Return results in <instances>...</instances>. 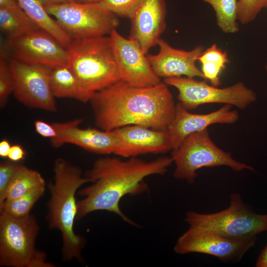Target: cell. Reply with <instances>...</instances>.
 <instances>
[{
    "label": "cell",
    "mask_w": 267,
    "mask_h": 267,
    "mask_svg": "<svg viewBox=\"0 0 267 267\" xmlns=\"http://www.w3.org/2000/svg\"><path fill=\"white\" fill-rule=\"evenodd\" d=\"M257 267H267V244L261 252L256 264Z\"/></svg>",
    "instance_id": "1f68e13d"
},
{
    "label": "cell",
    "mask_w": 267,
    "mask_h": 267,
    "mask_svg": "<svg viewBox=\"0 0 267 267\" xmlns=\"http://www.w3.org/2000/svg\"><path fill=\"white\" fill-rule=\"evenodd\" d=\"M176 179L193 184L197 171L203 167L226 166L235 172H255L250 165L234 159L230 152L219 148L211 138L207 129L187 135L177 148L172 150Z\"/></svg>",
    "instance_id": "5b68a950"
},
{
    "label": "cell",
    "mask_w": 267,
    "mask_h": 267,
    "mask_svg": "<svg viewBox=\"0 0 267 267\" xmlns=\"http://www.w3.org/2000/svg\"><path fill=\"white\" fill-rule=\"evenodd\" d=\"M49 84L54 97L73 98L84 103L89 101L67 64L50 67Z\"/></svg>",
    "instance_id": "d6986e66"
},
{
    "label": "cell",
    "mask_w": 267,
    "mask_h": 267,
    "mask_svg": "<svg viewBox=\"0 0 267 267\" xmlns=\"http://www.w3.org/2000/svg\"><path fill=\"white\" fill-rule=\"evenodd\" d=\"M11 145L6 139H3L0 142V156L2 158L8 157Z\"/></svg>",
    "instance_id": "d6a6232c"
},
{
    "label": "cell",
    "mask_w": 267,
    "mask_h": 267,
    "mask_svg": "<svg viewBox=\"0 0 267 267\" xmlns=\"http://www.w3.org/2000/svg\"><path fill=\"white\" fill-rule=\"evenodd\" d=\"M116 138L114 154L130 158L146 154L165 153L172 150L166 130L133 125L113 130Z\"/></svg>",
    "instance_id": "5bb4252c"
},
{
    "label": "cell",
    "mask_w": 267,
    "mask_h": 267,
    "mask_svg": "<svg viewBox=\"0 0 267 267\" xmlns=\"http://www.w3.org/2000/svg\"><path fill=\"white\" fill-rule=\"evenodd\" d=\"M0 27L8 39L19 37L41 29L19 4L0 7Z\"/></svg>",
    "instance_id": "44dd1931"
},
{
    "label": "cell",
    "mask_w": 267,
    "mask_h": 267,
    "mask_svg": "<svg viewBox=\"0 0 267 267\" xmlns=\"http://www.w3.org/2000/svg\"><path fill=\"white\" fill-rule=\"evenodd\" d=\"M103 0H75L76 1L84 3H99Z\"/></svg>",
    "instance_id": "d590c367"
},
{
    "label": "cell",
    "mask_w": 267,
    "mask_h": 267,
    "mask_svg": "<svg viewBox=\"0 0 267 267\" xmlns=\"http://www.w3.org/2000/svg\"><path fill=\"white\" fill-rule=\"evenodd\" d=\"M173 164L171 156H162L151 161L137 157L122 160L104 157L96 160L86 177L91 184L79 191L83 198L77 201L76 220L96 211L113 213L133 226L137 224L126 215L120 208L125 196L137 195L146 192L145 178L163 175Z\"/></svg>",
    "instance_id": "6da1fadb"
},
{
    "label": "cell",
    "mask_w": 267,
    "mask_h": 267,
    "mask_svg": "<svg viewBox=\"0 0 267 267\" xmlns=\"http://www.w3.org/2000/svg\"><path fill=\"white\" fill-rule=\"evenodd\" d=\"M164 82L178 90L179 103L188 110L211 103L227 104L243 110L257 99L256 93L241 81L222 88L186 77L166 78Z\"/></svg>",
    "instance_id": "9c48e42d"
},
{
    "label": "cell",
    "mask_w": 267,
    "mask_h": 267,
    "mask_svg": "<svg viewBox=\"0 0 267 267\" xmlns=\"http://www.w3.org/2000/svg\"><path fill=\"white\" fill-rule=\"evenodd\" d=\"M157 45L159 48L158 53H148L147 56L152 69L160 78L186 77L205 79L196 65L198 58L204 51L203 45H197L187 51L176 48L161 38Z\"/></svg>",
    "instance_id": "9a60e30c"
},
{
    "label": "cell",
    "mask_w": 267,
    "mask_h": 267,
    "mask_svg": "<svg viewBox=\"0 0 267 267\" xmlns=\"http://www.w3.org/2000/svg\"><path fill=\"white\" fill-rule=\"evenodd\" d=\"M82 120L52 124L57 135L50 139L53 146L72 144L88 151L102 154H114L116 138L113 131L94 128L82 129L79 125Z\"/></svg>",
    "instance_id": "ac0fdd59"
},
{
    "label": "cell",
    "mask_w": 267,
    "mask_h": 267,
    "mask_svg": "<svg viewBox=\"0 0 267 267\" xmlns=\"http://www.w3.org/2000/svg\"><path fill=\"white\" fill-rule=\"evenodd\" d=\"M66 50L67 64L89 101L97 92L121 80L109 36L72 40Z\"/></svg>",
    "instance_id": "277c9868"
},
{
    "label": "cell",
    "mask_w": 267,
    "mask_h": 267,
    "mask_svg": "<svg viewBox=\"0 0 267 267\" xmlns=\"http://www.w3.org/2000/svg\"><path fill=\"white\" fill-rule=\"evenodd\" d=\"M210 4L216 13L217 23L221 30L226 34H234L239 30L237 21L238 0H202Z\"/></svg>",
    "instance_id": "cb8c5ba5"
},
{
    "label": "cell",
    "mask_w": 267,
    "mask_h": 267,
    "mask_svg": "<svg viewBox=\"0 0 267 267\" xmlns=\"http://www.w3.org/2000/svg\"><path fill=\"white\" fill-rule=\"evenodd\" d=\"M25 155L26 152L21 145L14 144L11 146L7 158L12 161L17 162L23 159Z\"/></svg>",
    "instance_id": "4dcf8cb0"
},
{
    "label": "cell",
    "mask_w": 267,
    "mask_h": 267,
    "mask_svg": "<svg viewBox=\"0 0 267 267\" xmlns=\"http://www.w3.org/2000/svg\"><path fill=\"white\" fill-rule=\"evenodd\" d=\"M266 7L267 8V3H266Z\"/></svg>",
    "instance_id": "74e56055"
},
{
    "label": "cell",
    "mask_w": 267,
    "mask_h": 267,
    "mask_svg": "<svg viewBox=\"0 0 267 267\" xmlns=\"http://www.w3.org/2000/svg\"><path fill=\"white\" fill-rule=\"evenodd\" d=\"M166 0H142L131 21L129 38L147 54L166 28Z\"/></svg>",
    "instance_id": "e0dca14e"
},
{
    "label": "cell",
    "mask_w": 267,
    "mask_h": 267,
    "mask_svg": "<svg viewBox=\"0 0 267 267\" xmlns=\"http://www.w3.org/2000/svg\"><path fill=\"white\" fill-rule=\"evenodd\" d=\"M267 0H238L237 18L241 23L248 24L253 21L266 7Z\"/></svg>",
    "instance_id": "83f0119b"
},
{
    "label": "cell",
    "mask_w": 267,
    "mask_h": 267,
    "mask_svg": "<svg viewBox=\"0 0 267 267\" xmlns=\"http://www.w3.org/2000/svg\"><path fill=\"white\" fill-rule=\"evenodd\" d=\"M13 82V94L29 107L50 112L57 110L49 84L50 67L25 63L13 58L9 61Z\"/></svg>",
    "instance_id": "30bf717a"
},
{
    "label": "cell",
    "mask_w": 267,
    "mask_h": 267,
    "mask_svg": "<svg viewBox=\"0 0 267 267\" xmlns=\"http://www.w3.org/2000/svg\"><path fill=\"white\" fill-rule=\"evenodd\" d=\"M265 68H266V71H267V64H266V67H265Z\"/></svg>",
    "instance_id": "8d00e7d4"
},
{
    "label": "cell",
    "mask_w": 267,
    "mask_h": 267,
    "mask_svg": "<svg viewBox=\"0 0 267 267\" xmlns=\"http://www.w3.org/2000/svg\"><path fill=\"white\" fill-rule=\"evenodd\" d=\"M185 221L189 227L229 238L255 237L267 231V214L254 212L238 193L230 194L229 206L226 209L209 214L190 211L186 213Z\"/></svg>",
    "instance_id": "8992f818"
},
{
    "label": "cell",
    "mask_w": 267,
    "mask_h": 267,
    "mask_svg": "<svg viewBox=\"0 0 267 267\" xmlns=\"http://www.w3.org/2000/svg\"><path fill=\"white\" fill-rule=\"evenodd\" d=\"M44 183H45V181L40 173L18 164L9 185L4 201L18 198L29 190Z\"/></svg>",
    "instance_id": "603a6c76"
},
{
    "label": "cell",
    "mask_w": 267,
    "mask_h": 267,
    "mask_svg": "<svg viewBox=\"0 0 267 267\" xmlns=\"http://www.w3.org/2000/svg\"><path fill=\"white\" fill-rule=\"evenodd\" d=\"M89 102L96 126L108 131L133 125L166 130L176 106L168 85L162 82L140 87L120 80L95 93Z\"/></svg>",
    "instance_id": "7a4b0ae2"
},
{
    "label": "cell",
    "mask_w": 267,
    "mask_h": 267,
    "mask_svg": "<svg viewBox=\"0 0 267 267\" xmlns=\"http://www.w3.org/2000/svg\"><path fill=\"white\" fill-rule=\"evenodd\" d=\"M232 107L225 104L214 111L199 114L189 112L178 102L176 104L174 118L166 129L172 150L178 148L183 140L193 133L206 129L213 124L236 123L239 115L237 111L231 109Z\"/></svg>",
    "instance_id": "2e32d148"
},
{
    "label": "cell",
    "mask_w": 267,
    "mask_h": 267,
    "mask_svg": "<svg viewBox=\"0 0 267 267\" xmlns=\"http://www.w3.org/2000/svg\"><path fill=\"white\" fill-rule=\"evenodd\" d=\"M44 7L72 40L106 36L120 24L117 16L98 3L72 1Z\"/></svg>",
    "instance_id": "ba28073f"
},
{
    "label": "cell",
    "mask_w": 267,
    "mask_h": 267,
    "mask_svg": "<svg viewBox=\"0 0 267 267\" xmlns=\"http://www.w3.org/2000/svg\"><path fill=\"white\" fill-rule=\"evenodd\" d=\"M142 0H103L98 3L118 17L131 20Z\"/></svg>",
    "instance_id": "484cf974"
},
{
    "label": "cell",
    "mask_w": 267,
    "mask_h": 267,
    "mask_svg": "<svg viewBox=\"0 0 267 267\" xmlns=\"http://www.w3.org/2000/svg\"><path fill=\"white\" fill-rule=\"evenodd\" d=\"M257 237L229 238L220 234L188 227L177 240L175 253L184 255L202 253L218 258L221 261L237 262L255 245Z\"/></svg>",
    "instance_id": "8fae6325"
},
{
    "label": "cell",
    "mask_w": 267,
    "mask_h": 267,
    "mask_svg": "<svg viewBox=\"0 0 267 267\" xmlns=\"http://www.w3.org/2000/svg\"><path fill=\"white\" fill-rule=\"evenodd\" d=\"M54 180L49 185L47 221L50 229H58L62 238V256L65 261L76 259L84 263L82 251L85 239L74 231L77 214L76 193L83 184L90 182L81 169L63 159L54 162Z\"/></svg>",
    "instance_id": "3957f363"
},
{
    "label": "cell",
    "mask_w": 267,
    "mask_h": 267,
    "mask_svg": "<svg viewBox=\"0 0 267 267\" xmlns=\"http://www.w3.org/2000/svg\"><path fill=\"white\" fill-rule=\"evenodd\" d=\"M17 4V0H0V7H7Z\"/></svg>",
    "instance_id": "e575fe53"
},
{
    "label": "cell",
    "mask_w": 267,
    "mask_h": 267,
    "mask_svg": "<svg viewBox=\"0 0 267 267\" xmlns=\"http://www.w3.org/2000/svg\"><path fill=\"white\" fill-rule=\"evenodd\" d=\"M27 15L41 29L56 39L66 48L72 39L59 26L38 0H17Z\"/></svg>",
    "instance_id": "ffe728a7"
},
{
    "label": "cell",
    "mask_w": 267,
    "mask_h": 267,
    "mask_svg": "<svg viewBox=\"0 0 267 267\" xmlns=\"http://www.w3.org/2000/svg\"><path fill=\"white\" fill-rule=\"evenodd\" d=\"M34 127L36 132L44 137L51 139L57 135L56 131L52 124L38 120L35 121Z\"/></svg>",
    "instance_id": "f546056e"
},
{
    "label": "cell",
    "mask_w": 267,
    "mask_h": 267,
    "mask_svg": "<svg viewBox=\"0 0 267 267\" xmlns=\"http://www.w3.org/2000/svg\"><path fill=\"white\" fill-rule=\"evenodd\" d=\"M13 82L9 67V61L6 58L3 48L0 50V106L4 107L8 97L13 93Z\"/></svg>",
    "instance_id": "4316f807"
},
{
    "label": "cell",
    "mask_w": 267,
    "mask_h": 267,
    "mask_svg": "<svg viewBox=\"0 0 267 267\" xmlns=\"http://www.w3.org/2000/svg\"><path fill=\"white\" fill-rule=\"evenodd\" d=\"M8 43L13 58L19 61L49 67L67 64L66 48L41 29L8 39Z\"/></svg>",
    "instance_id": "4fadbf2b"
},
{
    "label": "cell",
    "mask_w": 267,
    "mask_h": 267,
    "mask_svg": "<svg viewBox=\"0 0 267 267\" xmlns=\"http://www.w3.org/2000/svg\"><path fill=\"white\" fill-rule=\"evenodd\" d=\"M45 183L41 184L29 190L16 199L5 201L0 206V213L16 217H24L30 212L37 201L44 195Z\"/></svg>",
    "instance_id": "d4e9b609"
},
{
    "label": "cell",
    "mask_w": 267,
    "mask_h": 267,
    "mask_svg": "<svg viewBox=\"0 0 267 267\" xmlns=\"http://www.w3.org/2000/svg\"><path fill=\"white\" fill-rule=\"evenodd\" d=\"M39 226L30 215L16 217L0 213V266L53 267L45 253L35 248Z\"/></svg>",
    "instance_id": "52a82bcc"
},
{
    "label": "cell",
    "mask_w": 267,
    "mask_h": 267,
    "mask_svg": "<svg viewBox=\"0 0 267 267\" xmlns=\"http://www.w3.org/2000/svg\"><path fill=\"white\" fill-rule=\"evenodd\" d=\"M109 37L121 80L140 87L155 86L161 82L152 69L147 54L136 43L125 38L117 30Z\"/></svg>",
    "instance_id": "7c38bea8"
},
{
    "label": "cell",
    "mask_w": 267,
    "mask_h": 267,
    "mask_svg": "<svg viewBox=\"0 0 267 267\" xmlns=\"http://www.w3.org/2000/svg\"><path fill=\"white\" fill-rule=\"evenodd\" d=\"M18 164L10 160L2 161L0 164V206L5 200L9 185Z\"/></svg>",
    "instance_id": "f1b7e54d"
},
{
    "label": "cell",
    "mask_w": 267,
    "mask_h": 267,
    "mask_svg": "<svg viewBox=\"0 0 267 267\" xmlns=\"http://www.w3.org/2000/svg\"><path fill=\"white\" fill-rule=\"evenodd\" d=\"M40 1L44 6L66 3L72 1H76L75 0H38Z\"/></svg>",
    "instance_id": "836d02e7"
},
{
    "label": "cell",
    "mask_w": 267,
    "mask_h": 267,
    "mask_svg": "<svg viewBox=\"0 0 267 267\" xmlns=\"http://www.w3.org/2000/svg\"><path fill=\"white\" fill-rule=\"evenodd\" d=\"M197 61L201 64V71L205 80L211 85L219 87L221 84L220 75L229 62L227 53L213 44L204 50Z\"/></svg>",
    "instance_id": "7402d4cb"
}]
</instances>
